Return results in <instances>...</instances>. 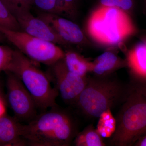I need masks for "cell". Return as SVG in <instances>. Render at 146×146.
Returning a JSON list of instances; mask_svg holds the SVG:
<instances>
[{
  "label": "cell",
  "instance_id": "1",
  "mask_svg": "<svg viewBox=\"0 0 146 146\" xmlns=\"http://www.w3.org/2000/svg\"><path fill=\"white\" fill-rule=\"evenodd\" d=\"M78 132L72 115L56 106L23 125L22 136L26 146H69Z\"/></svg>",
  "mask_w": 146,
  "mask_h": 146
},
{
  "label": "cell",
  "instance_id": "2",
  "mask_svg": "<svg viewBox=\"0 0 146 146\" xmlns=\"http://www.w3.org/2000/svg\"><path fill=\"white\" fill-rule=\"evenodd\" d=\"M130 90L129 84L123 83L110 75L95 76L87 78L74 105L84 117L98 119L106 110L122 104Z\"/></svg>",
  "mask_w": 146,
  "mask_h": 146
},
{
  "label": "cell",
  "instance_id": "3",
  "mask_svg": "<svg viewBox=\"0 0 146 146\" xmlns=\"http://www.w3.org/2000/svg\"><path fill=\"white\" fill-rule=\"evenodd\" d=\"M6 72L13 73L21 80L31 94L37 108L45 111L57 106L56 99L59 94L52 86L48 76L18 50H14Z\"/></svg>",
  "mask_w": 146,
  "mask_h": 146
},
{
  "label": "cell",
  "instance_id": "4",
  "mask_svg": "<svg viewBox=\"0 0 146 146\" xmlns=\"http://www.w3.org/2000/svg\"><path fill=\"white\" fill-rule=\"evenodd\" d=\"M121 106L116 118V130L110 138L109 145L133 146L146 131V98L131 86Z\"/></svg>",
  "mask_w": 146,
  "mask_h": 146
},
{
  "label": "cell",
  "instance_id": "5",
  "mask_svg": "<svg viewBox=\"0 0 146 146\" xmlns=\"http://www.w3.org/2000/svg\"><path fill=\"white\" fill-rule=\"evenodd\" d=\"M87 31L98 42L114 45L135 33L136 29L124 11L101 5L89 18Z\"/></svg>",
  "mask_w": 146,
  "mask_h": 146
},
{
  "label": "cell",
  "instance_id": "6",
  "mask_svg": "<svg viewBox=\"0 0 146 146\" xmlns=\"http://www.w3.org/2000/svg\"><path fill=\"white\" fill-rule=\"evenodd\" d=\"M0 32L31 60L51 66L64 58L65 52L57 44L30 35L25 32L0 27Z\"/></svg>",
  "mask_w": 146,
  "mask_h": 146
},
{
  "label": "cell",
  "instance_id": "7",
  "mask_svg": "<svg viewBox=\"0 0 146 146\" xmlns=\"http://www.w3.org/2000/svg\"><path fill=\"white\" fill-rule=\"evenodd\" d=\"M7 73V99L16 119L29 122L37 115V108L33 98L17 76Z\"/></svg>",
  "mask_w": 146,
  "mask_h": 146
},
{
  "label": "cell",
  "instance_id": "8",
  "mask_svg": "<svg viewBox=\"0 0 146 146\" xmlns=\"http://www.w3.org/2000/svg\"><path fill=\"white\" fill-rule=\"evenodd\" d=\"M50 66L52 74L48 76L50 80H52L54 88L65 102L74 105L86 86L88 78L70 72L63 58Z\"/></svg>",
  "mask_w": 146,
  "mask_h": 146
},
{
  "label": "cell",
  "instance_id": "9",
  "mask_svg": "<svg viewBox=\"0 0 146 146\" xmlns=\"http://www.w3.org/2000/svg\"><path fill=\"white\" fill-rule=\"evenodd\" d=\"M39 18L47 23L66 44H82L84 43L85 37L79 27L68 18L53 14L42 12Z\"/></svg>",
  "mask_w": 146,
  "mask_h": 146
},
{
  "label": "cell",
  "instance_id": "10",
  "mask_svg": "<svg viewBox=\"0 0 146 146\" xmlns=\"http://www.w3.org/2000/svg\"><path fill=\"white\" fill-rule=\"evenodd\" d=\"M15 18L22 31L56 44H66L46 22L38 17H35L30 10L20 13Z\"/></svg>",
  "mask_w": 146,
  "mask_h": 146
},
{
  "label": "cell",
  "instance_id": "11",
  "mask_svg": "<svg viewBox=\"0 0 146 146\" xmlns=\"http://www.w3.org/2000/svg\"><path fill=\"white\" fill-rule=\"evenodd\" d=\"M16 118L0 117V146H26L22 136L21 124Z\"/></svg>",
  "mask_w": 146,
  "mask_h": 146
},
{
  "label": "cell",
  "instance_id": "12",
  "mask_svg": "<svg viewBox=\"0 0 146 146\" xmlns=\"http://www.w3.org/2000/svg\"><path fill=\"white\" fill-rule=\"evenodd\" d=\"M79 0H34L33 5L42 12L72 19L77 12Z\"/></svg>",
  "mask_w": 146,
  "mask_h": 146
},
{
  "label": "cell",
  "instance_id": "13",
  "mask_svg": "<svg viewBox=\"0 0 146 146\" xmlns=\"http://www.w3.org/2000/svg\"><path fill=\"white\" fill-rule=\"evenodd\" d=\"M126 65V60H122L114 53L106 51L92 62L91 72L98 76H108L116 70Z\"/></svg>",
  "mask_w": 146,
  "mask_h": 146
},
{
  "label": "cell",
  "instance_id": "14",
  "mask_svg": "<svg viewBox=\"0 0 146 146\" xmlns=\"http://www.w3.org/2000/svg\"><path fill=\"white\" fill-rule=\"evenodd\" d=\"M132 78L146 77V43L142 41L130 50L126 60Z\"/></svg>",
  "mask_w": 146,
  "mask_h": 146
},
{
  "label": "cell",
  "instance_id": "15",
  "mask_svg": "<svg viewBox=\"0 0 146 146\" xmlns=\"http://www.w3.org/2000/svg\"><path fill=\"white\" fill-rule=\"evenodd\" d=\"M64 62L66 67L71 72L82 77H86L91 72L92 62H89L78 53L72 51L65 52Z\"/></svg>",
  "mask_w": 146,
  "mask_h": 146
},
{
  "label": "cell",
  "instance_id": "16",
  "mask_svg": "<svg viewBox=\"0 0 146 146\" xmlns=\"http://www.w3.org/2000/svg\"><path fill=\"white\" fill-rule=\"evenodd\" d=\"M73 143L76 146H106L102 137L92 124L89 125L78 132Z\"/></svg>",
  "mask_w": 146,
  "mask_h": 146
},
{
  "label": "cell",
  "instance_id": "17",
  "mask_svg": "<svg viewBox=\"0 0 146 146\" xmlns=\"http://www.w3.org/2000/svg\"><path fill=\"white\" fill-rule=\"evenodd\" d=\"M97 131L103 138H110L115 133L117 127L116 118L112 115L111 110L102 112L99 117Z\"/></svg>",
  "mask_w": 146,
  "mask_h": 146
},
{
  "label": "cell",
  "instance_id": "18",
  "mask_svg": "<svg viewBox=\"0 0 146 146\" xmlns=\"http://www.w3.org/2000/svg\"><path fill=\"white\" fill-rule=\"evenodd\" d=\"M0 27L11 30L22 31L16 18L2 0H0Z\"/></svg>",
  "mask_w": 146,
  "mask_h": 146
},
{
  "label": "cell",
  "instance_id": "19",
  "mask_svg": "<svg viewBox=\"0 0 146 146\" xmlns=\"http://www.w3.org/2000/svg\"><path fill=\"white\" fill-rule=\"evenodd\" d=\"M14 17L25 11L30 10L34 0H2Z\"/></svg>",
  "mask_w": 146,
  "mask_h": 146
},
{
  "label": "cell",
  "instance_id": "20",
  "mask_svg": "<svg viewBox=\"0 0 146 146\" xmlns=\"http://www.w3.org/2000/svg\"><path fill=\"white\" fill-rule=\"evenodd\" d=\"M14 50L0 45V72H6L12 60Z\"/></svg>",
  "mask_w": 146,
  "mask_h": 146
},
{
  "label": "cell",
  "instance_id": "21",
  "mask_svg": "<svg viewBox=\"0 0 146 146\" xmlns=\"http://www.w3.org/2000/svg\"><path fill=\"white\" fill-rule=\"evenodd\" d=\"M129 84L134 90L142 94L146 98V77L132 78Z\"/></svg>",
  "mask_w": 146,
  "mask_h": 146
},
{
  "label": "cell",
  "instance_id": "22",
  "mask_svg": "<svg viewBox=\"0 0 146 146\" xmlns=\"http://www.w3.org/2000/svg\"><path fill=\"white\" fill-rule=\"evenodd\" d=\"M119 0H100L101 5L110 7H118Z\"/></svg>",
  "mask_w": 146,
  "mask_h": 146
},
{
  "label": "cell",
  "instance_id": "23",
  "mask_svg": "<svg viewBox=\"0 0 146 146\" xmlns=\"http://www.w3.org/2000/svg\"><path fill=\"white\" fill-rule=\"evenodd\" d=\"M135 146H146V131L134 144Z\"/></svg>",
  "mask_w": 146,
  "mask_h": 146
},
{
  "label": "cell",
  "instance_id": "24",
  "mask_svg": "<svg viewBox=\"0 0 146 146\" xmlns=\"http://www.w3.org/2000/svg\"><path fill=\"white\" fill-rule=\"evenodd\" d=\"M5 109L3 103V98L0 97V117L4 115Z\"/></svg>",
  "mask_w": 146,
  "mask_h": 146
},
{
  "label": "cell",
  "instance_id": "25",
  "mask_svg": "<svg viewBox=\"0 0 146 146\" xmlns=\"http://www.w3.org/2000/svg\"><path fill=\"white\" fill-rule=\"evenodd\" d=\"M5 38V37L4 35L1 33L0 32V43L3 41V40H4Z\"/></svg>",
  "mask_w": 146,
  "mask_h": 146
},
{
  "label": "cell",
  "instance_id": "26",
  "mask_svg": "<svg viewBox=\"0 0 146 146\" xmlns=\"http://www.w3.org/2000/svg\"><path fill=\"white\" fill-rule=\"evenodd\" d=\"M144 11L146 13V0H144Z\"/></svg>",
  "mask_w": 146,
  "mask_h": 146
},
{
  "label": "cell",
  "instance_id": "27",
  "mask_svg": "<svg viewBox=\"0 0 146 146\" xmlns=\"http://www.w3.org/2000/svg\"><path fill=\"white\" fill-rule=\"evenodd\" d=\"M2 92L1 87V84H0V97L3 98Z\"/></svg>",
  "mask_w": 146,
  "mask_h": 146
},
{
  "label": "cell",
  "instance_id": "28",
  "mask_svg": "<svg viewBox=\"0 0 146 146\" xmlns=\"http://www.w3.org/2000/svg\"><path fill=\"white\" fill-rule=\"evenodd\" d=\"M142 41H143V42H145L146 43V37H145V38H143V40Z\"/></svg>",
  "mask_w": 146,
  "mask_h": 146
}]
</instances>
